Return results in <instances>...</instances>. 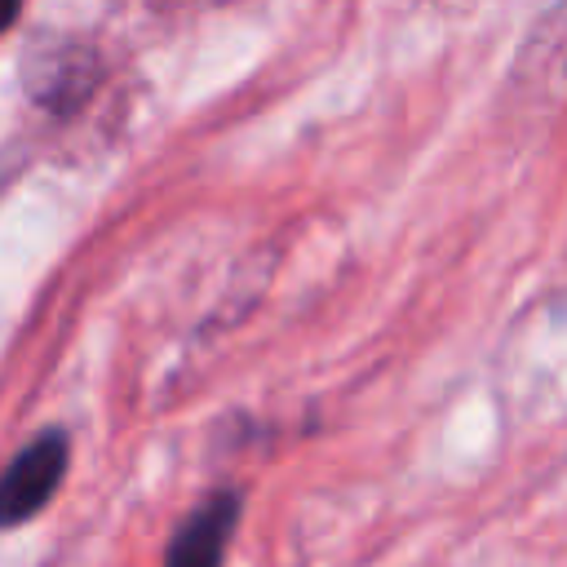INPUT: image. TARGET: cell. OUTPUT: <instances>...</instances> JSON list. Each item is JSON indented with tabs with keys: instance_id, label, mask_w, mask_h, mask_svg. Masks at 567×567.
Masks as SVG:
<instances>
[{
	"instance_id": "1",
	"label": "cell",
	"mask_w": 567,
	"mask_h": 567,
	"mask_svg": "<svg viewBox=\"0 0 567 567\" xmlns=\"http://www.w3.org/2000/svg\"><path fill=\"white\" fill-rule=\"evenodd\" d=\"M62 474H66V434L49 430L31 439L0 474V527H18L35 518L62 487Z\"/></svg>"
},
{
	"instance_id": "2",
	"label": "cell",
	"mask_w": 567,
	"mask_h": 567,
	"mask_svg": "<svg viewBox=\"0 0 567 567\" xmlns=\"http://www.w3.org/2000/svg\"><path fill=\"white\" fill-rule=\"evenodd\" d=\"M239 496L235 492H217L208 496L182 527L177 536L168 540V554H164V567H221L226 563V545L235 536V523H239Z\"/></svg>"
},
{
	"instance_id": "3",
	"label": "cell",
	"mask_w": 567,
	"mask_h": 567,
	"mask_svg": "<svg viewBox=\"0 0 567 567\" xmlns=\"http://www.w3.org/2000/svg\"><path fill=\"white\" fill-rule=\"evenodd\" d=\"M527 58L536 62V71H545V89H554V93L567 89V4L558 13H549V22L540 27V40L527 49Z\"/></svg>"
},
{
	"instance_id": "4",
	"label": "cell",
	"mask_w": 567,
	"mask_h": 567,
	"mask_svg": "<svg viewBox=\"0 0 567 567\" xmlns=\"http://www.w3.org/2000/svg\"><path fill=\"white\" fill-rule=\"evenodd\" d=\"M18 9H22V0H0V31H4V27L18 18Z\"/></svg>"
}]
</instances>
